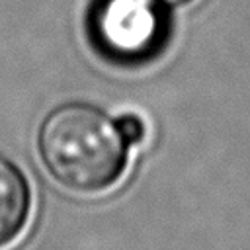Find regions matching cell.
Here are the masks:
<instances>
[{
    "label": "cell",
    "mask_w": 250,
    "mask_h": 250,
    "mask_svg": "<svg viewBox=\"0 0 250 250\" xmlns=\"http://www.w3.org/2000/svg\"><path fill=\"white\" fill-rule=\"evenodd\" d=\"M92 35L100 49L117 61L150 57L164 39V14L156 0H98Z\"/></svg>",
    "instance_id": "cell-2"
},
{
    "label": "cell",
    "mask_w": 250,
    "mask_h": 250,
    "mask_svg": "<svg viewBox=\"0 0 250 250\" xmlns=\"http://www.w3.org/2000/svg\"><path fill=\"white\" fill-rule=\"evenodd\" d=\"M29 188L23 174L0 158V248L12 244L29 217Z\"/></svg>",
    "instance_id": "cell-3"
},
{
    "label": "cell",
    "mask_w": 250,
    "mask_h": 250,
    "mask_svg": "<svg viewBox=\"0 0 250 250\" xmlns=\"http://www.w3.org/2000/svg\"><path fill=\"white\" fill-rule=\"evenodd\" d=\"M164 2H170V4H184V2H189V0H164Z\"/></svg>",
    "instance_id": "cell-5"
},
{
    "label": "cell",
    "mask_w": 250,
    "mask_h": 250,
    "mask_svg": "<svg viewBox=\"0 0 250 250\" xmlns=\"http://www.w3.org/2000/svg\"><path fill=\"white\" fill-rule=\"evenodd\" d=\"M117 129L121 133V137L125 139V143H139L143 137H145V125L143 121L133 115V113H127V115H121L117 121Z\"/></svg>",
    "instance_id": "cell-4"
},
{
    "label": "cell",
    "mask_w": 250,
    "mask_h": 250,
    "mask_svg": "<svg viewBox=\"0 0 250 250\" xmlns=\"http://www.w3.org/2000/svg\"><path fill=\"white\" fill-rule=\"evenodd\" d=\"M117 123L92 105L55 109L39 133L43 164L74 191H102L123 172L127 152Z\"/></svg>",
    "instance_id": "cell-1"
}]
</instances>
